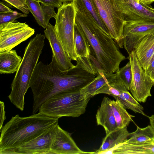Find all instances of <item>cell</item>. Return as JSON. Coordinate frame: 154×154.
<instances>
[{
  "label": "cell",
  "instance_id": "cell-38",
  "mask_svg": "<svg viewBox=\"0 0 154 154\" xmlns=\"http://www.w3.org/2000/svg\"><path fill=\"white\" fill-rule=\"evenodd\" d=\"M154 60V53L152 56V58L151 59V61H150V62L152 61V60Z\"/></svg>",
  "mask_w": 154,
  "mask_h": 154
},
{
  "label": "cell",
  "instance_id": "cell-24",
  "mask_svg": "<svg viewBox=\"0 0 154 154\" xmlns=\"http://www.w3.org/2000/svg\"><path fill=\"white\" fill-rule=\"evenodd\" d=\"M78 1L85 14L91 17L102 29L110 35L107 29L100 18L92 0H78Z\"/></svg>",
  "mask_w": 154,
  "mask_h": 154
},
{
  "label": "cell",
  "instance_id": "cell-14",
  "mask_svg": "<svg viewBox=\"0 0 154 154\" xmlns=\"http://www.w3.org/2000/svg\"><path fill=\"white\" fill-rule=\"evenodd\" d=\"M44 32L51 48L52 56L58 68L62 71H66L74 67L75 65L71 62L60 41L55 26L49 23Z\"/></svg>",
  "mask_w": 154,
  "mask_h": 154
},
{
  "label": "cell",
  "instance_id": "cell-15",
  "mask_svg": "<svg viewBox=\"0 0 154 154\" xmlns=\"http://www.w3.org/2000/svg\"><path fill=\"white\" fill-rule=\"evenodd\" d=\"M101 154H154V137L142 142L129 143L125 141Z\"/></svg>",
  "mask_w": 154,
  "mask_h": 154
},
{
  "label": "cell",
  "instance_id": "cell-16",
  "mask_svg": "<svg viewBox=\"0 0 154 154\" xmlns=\"http://www.w3.org/2000/svg\"><path fill=\"white\" fill-rule=\"evenodd\" d=\"M111 99L104 97L96 114L97 123L102 126L107 135L118 128L111 104Z\"/></svg>",
  "mask_w": 154,
  "mask_h": 154
},
{
  "label": "cell",
  "instance_id": "cell-11",
  "mask_svg": "<svg viewBox=\"0 0 154 154\" xmlns=\"http://www.w3.org/2000/svg\"><path fill=\"white\" fill-rule=\"evenodd\" d=\"M154 33V23L124 22L123 43L129 55L136 45L144 37Z\"/></svg>",
  "mask_w": 154,
  "mask_h": 154
},
{
  "label": "cell",
  "instance_id": "cell-39",
  "mask_svg": "<svg viewBox=\"0 0 154 154\" xmlns=\"http://www.w3.org/2000/svg\"><path fill=\"white\" fill-rule=\"evenodd\" d=\"M137 0V1L138 2H140V0Z\"/></svg>",
  "mask_w": 154,
  "mask_h": 154
},
{
  "label": "cell",
  "instance_id": "cell-20",
  "mask_svg": "<svg viewBox=\"0 0 154 154\" xmlns=\"http://www.w3.org/2000/svg\"><path fill=\"white\" fill-rule=\"evenodd\" d=\"M129 133L127 127L117 128L112 131L104 138L100 148L91 154H101L120 143L128 138Z\"/></svg>",
  "mask_w": 154,
  "mask_h": 154
},
{
  "label": "cell",
  "instance_id": "cell-13",
  "mask_svg": "<svg viewBox=\"0 0 154 154\" xmlns=\"http://www.w3.org/2000/svg\"><path fill=\"white\" fill-rule=\"evenodd\" d=\"M51 151L52 154H91L81 150L77 145L70 134L62 129L57 124L53 133Z\"/></svg>",
  "mask_w": 154,
  "mask_h": 154
},
{
  "label": "cell",
  "instance_id": "cell-27",
  "mask_svg": "<svg viewBox=\"0 0 154 154\" xmlns=\"http://www.w3.org/2000/svg\"><path fill=\"white\" fill-rule=\"evenodd\" d=\"M125 86L116 78L112 81L98 89L95 95L104 94L112 96H118L124 91H128Z\"/></svg>",
  "mask_w": 154,
  "mask_h": 154
},
{
  "label": "cell",
  "instance_id": "cell-9",
  "mask_svg": "<svg viewBox=\"0 0 154 154\" xmlns=\"http://www.w3.org/2000/svg\"><path fill=\"white\" fill-rule=\"evenodd\" d=\"M35 30L25 23L0 24V52L12 50L32 35Z\"/></svg>",
  "mask_w": 154,
  "mask_h": 154
},
{
  "label": "cell",
  "instance_id": "cell-2",
  "mask_svg": "<svg viewBox=\"0 0 154 154\" xmlns=\"http://www.w3.org/2000/svg\"><path fill=\"white\" fill-rule=\"evenodd\" d=\"M76 12L75 25L89 43L91 51L90 58L97 72H116L121 63L126 59L117 44L91 18Z\"/></svg>",
  "mask_w": 154,
  "mask_h": 154
},
{
  "label": "cell",
  "instance_id": "cell-31",
  "mask_svg": "<svg viewBox=\"0 0 154 154\" xmlns=\"http://www.w3.org/2000/svg\"><path fill=\"white\" fill-rule=\"evenodd\" d=\"M42 4L47 6H51L54 8H60L63 5V0H37Z\"/></svg>",
  "mask_w": 154,
  "mask_h": 154
},
{
  "label": "cell",
  "instance_id": "cell-5",
  "mask_svg": "<svg viewBox=\"0 0 154 154\" xmlns=\"http://www.w3.org/2000/svg\"><path fill=\"white\" fill-rule=\"evenodd\" d=\"M80 90L57 93L42 104L39 112L58 119L64 116L78 117L86 111L91 98L80 100Z\"/></svg>",
  "mask_w": 154,
  "mask_h": 154
},
{
  "label": "cell",
  "instance_id": "cell-28",
  "mask_svg": "<svg viewBox=\"0 0 154 154\" xmlns=\"http://www.w3.org/2000/svg\"><path fill=\"white\" fill-rule=\"evenodd\" d=\"M116 78L120 80L128 90H130L132 79V71L130 61L119 68L115 73Z\"/></svg>",
  "mask_w": 154,
  "mask_h": 154
},
{
  "label": "cell",
  "instance_id": "cell-23",
  "mask_svg": "<svg viewBox=\"0 0 154 154\" xmlns=\"http://www.w3.org/2000/svg\"><path fill=\"white\" fill-rule=\"evenodd\" d=\"M74 39L78 58H90L91 51L88 42L84 35L75 25Z\"/></svg>",
  "mask_w": 154,
  "mask_h": 154
},
{
  "label": "cell",
  "instance_id": "cell-17",
  "mask_svg": "<svg viewBox=\"0 0 154 154\" xmlns=\"http://www.w3.org/2000/svg\"><path fill=\"white\" fill-rule=\"evenodd\" d=\"M30 12L32 14L37 23L44 29L47 27L51 18H55L57 13L54 7L44 5H41L37 0H26Z\"/></svg>",
  "mask_w": 154,
  "mask_h": 154
},
{
  "label": "cell",
  "instance_id": "cell-7",
  "mask_svg": "<svg viewBox=\"0 0 154 154\" xmlns=\"http://www.w3.org/2000/svg\"><path fill=\"white\" fill-rule=\"evenodd\" d=\"M111 37L122 48L124 21L115 0H92Z\"/></svg>",
  "mask_w": 154,
  "mask_h": 154
},
{
  "label": "cell",
  "instance_id": "cell-29",
  "mask_svg": "<svg viewBox=\"0 0 154 154\" xmlns=\"http://www.w3.org/2000/svg\"><path fill=\"white\" fill-rule=\"evenodd\" d=\"M27 16V14L16 11L0 14V24L8 22H16L17 19Z\"/></svg>",
  "mask_w": 154,
  "mask_h": 154
},
{
  "label": "cell",
  "instance_id": "cell-10",
  "mask_svg": "<svg viewBox=\"0 0 154 154\" xmlns=\"http://www.w3.org/2000/svg\"><path fill=\"white\" fill-rule=\"evenodd\" d=\"M124 22L154 23V8L137 0H115Z\"/></svg>",
  "mask_w": 154,
  "mask_h": 154
},
{
  "label": "cell",
  "instance_id": "cell-25",
  "mask_svg": "<svg viewBox=\"0 0 154 154\" xmlns=\"http://www.w3.org/2000/svg\"><path fill=\"white\" fill-rule=\"evenodd\" d=\"M117 98L126 109L132 110L135 113H140L146 116L143 112V107L141 105L128 91L122 93L118 96H113Z\"/></svg>",
  "mask_w": 154,
  "mask_h": 154
},
{
  "label": "cell",
  "instance_id": "cell-32",
  "mask_svg": "<svg viewBox=\"0 0 154 154\" xmlns=\"http://www.w3.org/2000/svg\"><path fill=\"white\" fill-rule=\"evenodd\" d=\"M147 75L154 82V60L151 61L146 69L144 70Z\"/></svg>",
  "mask_w": 154,
  "mask_h": 154
},
{
  "label": "cell",
  "instance_id": "cell-36",
  "mask_svg": "<svg viewBox=\"0 0 154 154\" xmlns=\"http://www.w3.org/2000/svg\"><path fill=\"white\" fill-rule=\"evenodd\" d=\"M140 1L143 4L149 5L154 2V0H140Z\"/></svg>",
  "mask_w": 154,
  "mask_h": 154
},
{
  "label": "cell",
  "instance_id": "cell-30",
  "mask_svg": "<svg viewBox=\"0 0 154 154\" xmlns=\"http://www.w3.org/2000/svg\"><path fill=\"white\" fill-rule=\"evenodd\" d=\"M15 8L21 11L23 13L28 14L29 10L26 0H4Z\"/></svg>",
  "mask_w": 154,
  "mask_h": 154
},
{
  "label": "cell",
  "instance_id": "cell-6",
  "mask_svg": "<svg viewBox=\"0 0 154 154\" xmlns=\"http://www.w3.org/2000/svg\"><path fill=\"white\" fill-rule=\"evenodd\" d=\"M58 9L54 26L57 35L71 60L76 61L74 39L75 8L72 1L63 2Z\"/></svg>",
  "mask_w": 154,
  "mask_h": 154
},
{
  "label": "cell",
  "instance_id": "cell-22",
  "mask_svg": "<svg viewBox=\"0 0 154 154\" xmlns=\"http://www.w3.org/2000/svg\"><path fill=\"white\" fill-rule=\"evenodd\" d=\"M115 99V100H111L110 103L117 128L127 127L132 121V118L135 116L128 112L126 109L117 98Z\"/></svg>",
  "mask_w": 154,
  "mask_h": 154
},
{
  "label": "cell",
  "instance_id": "cell-35",
  "mask_svg": "<svg viewBox=\"0 0 154 154\" xmlns=\"http://www.w3.org/2000/svg\"><path fill=\"white\" fill-rule=\"evenodd\" d=\"M150 125L154 131V114L149 117Z\"/></svg>",
  "mask_w": 154,
  "mask_h": 154
},
{
  "label": "cell",
  "instance_id": "cell-4",
  "mask_svg": "<svg viewBox=\"0 0 154 154\" xmlns=\"http://www.w3.org/2000/svg\"><path fill=\"white\" fill-rule=\"evenodd\" d=\"M45 34H37L30 39L11 85V91L8 97L21 111L24 109L25 94L29 88V82L45 45Z\"/></svg>",
  "mask_w": 154,
  "mask_h": 154
},
{
  "label": "cell",
  "instance_id": "cell-34",
  "mask_svg": "<svg viewBox=\"0 0 154 154\" xmlns=\"http://www.w3.org/2000/svg\"><path fill=\"white\" fill-rule=\"evenodd\" d=\"M13 11L7 6L3 2H0V14L10 12Z\"/></svg>",
  "mask_w": 154,
  "mask_h": 154
},
{
  "label": "cell",
  "instance_id": "cell-8",
  "mask_svg": "<svg viewBox=\"0 0 154 154\" xmlns=\"http://www.w3.org/2000/svg\"><path fill=\"white\" fill-rule=\"evenodd\" d=\"M130 61L132 71V79L130 91L132 96L138 102L145 103L154 85L152 81L147 75L133 50L127 57Z\"/></svg>",
  "mask_w": 154,
  "mask_h": 154
},
{
  "label": "cell",
  "instance_id": "cell-3",
  "mask_svg": "<svg viewBox=\"0 0 154 154\" xmlns=\"http://www.w3.org/2000/svg\"><path fill=\"white\" fill-rule=\"evenodd\" d=\"M58 119L39 112L12 117L0 130V152L15 149L37 137L58 124Z\"/></svg>",
  "mask_w": 154,
  "mask_h": 154
},
{
  "label": "cell",
  "instance_id": "cell-18",
  "mask_svg": "<svg viewBox=\"0 0 154 154\" xmlns=\"http://www.w3.org/2000/svg\"><path fill=\"white\" fill-rule=\"evenodd\" d=\"M134 50L141 66L145 70L154 53V33L143 38L136 45Z\"/></svg>",
  "mask_w": 154,
  "mask_h": 154
},
{
  "label": "cell",
  "instance_id": "cell-26",
  "mask_svg": "<svg viewBox=\"0 0 154 154\" xmlns=\"http://www.w3.org/2000/svg\"><path fill=\"white\" fill-rule=\"evenodd\" d=\"M154 137V131L150 125L143 128L137 126L135 131L129 133L128 138L125 141L129 143L142 142Z\"/></svg>",
  "mask_w": 154,
  "mask_h": 154
},
{
  "label": "cell",
  "instance_id": "cell-19",
  "mask_svg": "<svg viewBox=\"0 0 154 154\" xmlns=\"http://www.w3.org/2000/svg\"><path fill=\"white\" fill-rule=\"evenodd\" d=\"M92 81L80 90L79 100L87 99L95 96L98 89L116 78L115 73L103 72H98Z\"/></svg>",
  "mask_w": 154,
  "mask_h": 154
},
{
  "label": "cell",
  "instance_id": "cell-1",
  "mask_svg": "<svg viewBox=\"0 0 154 154\" xmlns=\"http://www.w3.org/2000/svg\"><path fill=\"white\" fill-rule=\"evenodd\" d=\"M95 77L77 65L67 71H62L53 56L48 64L39 61L29 84L33 94L32 114L36 113L42 104L54 95L64 91L80 90Z\"/></svg>",
  "mask_w": 154,
  "mask_h": 154
},
{
  "label": "cell",
  "instance_id": "cell-40",
  "mask_svg": "<svg viewBox=\"0 0 154 154\" xmlns=\"http://www.w3.org/2000/svg\"></svg>",
  "mask_w": 154,
  "mask_h": 154
},
{
  "label": "cell",
  "instance_id": "cell-37",
  "mask_svg": "<svg viewBox=\"0 0 154 154\" xmlns=\"http://www.w3.org/2000/svg\"><path fill=\"white\" fill-rule=\"evenodd\" d=\"M73 0H63V2H72Z\"/></svg>",
  "mask_w": 154,
  "mask_h": 154
},
{
  "label": "cell",
  "instance_id": "cell-33",
  "mask_svg": "<svg viewBox=\"0 0 154 154\" xmlns=\"http://www.w3.org/2000/svg\"><path fill=\"white\" fill-rule=\"evenodd\" d=\"M0 130L3 127L4 121L6 119L5 106L4 102L0 101Z\"/></svg>",
  "mask_w": 154,
  "mask_h": 154
},
{
  "label": "cell",
  "instance_id": "cell-21",
  "mask_svg": "<svg viewBox=\"0 0 154 154\" xmlns=\"http://www.w3.org/2000/svg\"><path fill=\"white\" fill-rule=\"evenodd\" d=\"M22 60L15 50L0 52V74H13L16 72Z\"/></svg>",
  "mask_w": 154,
  "mask_h": 154
},
{
  "label": "cell",
  "instance_id": "cell-12",
  "mask_svg": "<svg viewBox=\"0 0 154 154\" xmlns=\"http://www.w3.org/2000/svg\"><path fill=\"white\" fill-rule=\"evenodd\" d=\"M54 126L37 137L23 144L18 148L13 150L2 151L0 154H52L51 149Z\"/></svg>",
  "mask_w": 154,
  "mask_h": 154
}]
</instances>
